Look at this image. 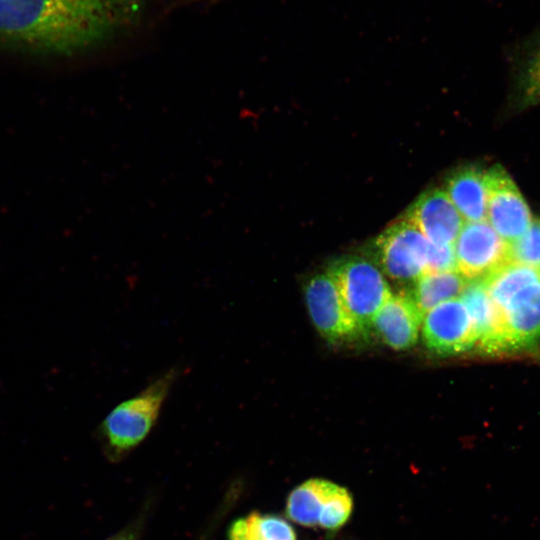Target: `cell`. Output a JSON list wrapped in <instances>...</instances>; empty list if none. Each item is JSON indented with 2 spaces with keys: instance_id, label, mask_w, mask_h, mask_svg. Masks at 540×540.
I'll return each mask as SVG.
<instances>
[{
  "instance_id": "6da1fadb",
  "label": "cell",
  "mask_w": 540,
  "mask_h": 540,
  "mask_svg": "<svg viewBox=\"0 0 540 540\" xmlns=\"http://www.w3.org/2000/svg\"><path fill=\"white\" fill-rule=\"evenodd\" d=\"M154 0H0V51L70 56L137 31Z\"/></svg>"
},
{
  "instance_id": "7a4b0ae2",
  "label": "cell",
  "mask_w": 540,
  "mask_h": 540,
  "mask_svg": "<svg viewBox=\"0 0 540 540\" xmlns=\"http://www.w3.org/2000/svg\"><path fill=\"white\" fill-rule=\"evenodd\" d=\"M498 313L504 352L540 338V266L507 262L482 279Z\"/></svg>"
},
{
  "instance_id": "3957f363",
  "label": "cell",
  "mask_w": 540,
  "mask_h": 540,
  "mask_svg": "<svg viewBox=\"0 0 540 540\" xmlns=\"http://www.w3.org/2000/svg\"><path fill=\"white\" fill-rule=\"evenodd\" d=\"M182 370L171 367L138 394L116 405L100 423L97 435L105 455L116 461L136 448L155 426Z\"/></svg>"
},
{
  "instance_id": "277c9868",
  "label": "cell",
  "mask_w": 540,
  "mask_h": 540,
  "mask_svg": "<svg viewBox=\"0 0 540 540\" xmlns=\"http://www.w3.org/2000/svg\"><path fill=\"white\" fill-rule=\"evenodd\" d=\"M328 271L360 332L370 329L392 295L381 269L363 257L348 256L334 262Z\"/></svg>"
},
{
  "instance_id": "5b68a950",
  "label": "cell",
  "mask_w": 540,
  "mask_h": 540,
  "mask_svg": "<svg viewBox=\"0 0 540 540\" xmlns=\"http://www.w3.org/2000/svg\"><path fill=\"white\" fill-rule=\"evenodd\" d=\"M352 509L349 491L321 478L308 479L295 487L286 503V514L293 522L330 530L345 524Z\"/></svg>"
},
{
  "instance_id": "8992f818",
  "label": "cell",
  "mask_w": 540,
  "mask_h": 540,
  "mask_svg": "<svg viewBox=\"0 0 540 540\" xmlns=\"http://www.w3.org/2000/svg\"><path fill=\"white\" fill-rule=\"evenodd\" d=\"M431 242L404 217L375 240L374 252L383 274L399 282H415L427 273Z\"/></svg>"
},
{
  "instance_id": "52a82bcc",
  "label": "cell",
  "mask_w": 540,
  "mask_h": 540,
  "mask_svg": "<svg viewBox=\"0 0 540 540\" xmlns=\"http://www.w3.org/2000/svg\"><path fill=\"white\" fill-rule=\"evenodd\" d=\"M485 220L509 245L522 236L534 220L518 186L500 165L486 170Z\"/></svg>"
},
{
  "instance_id": "ba28073f",
  "label": "cell",
  "mask_w": 540,
  "mask_h": 540,
  "mask_svg": "<svg viewBox=\"0 0 540 540\" xmlns=\"http://www.w3.org/2000/svg\"><path fill=\"white\" fill-rule=\"evenodd\" d=\"M303 292L312 323L327 341L341 342L360 332L328 270L309 278Z\"/></svg>"
},
{
  "instance_id": "9c48e42d",
  "label": "cell",
  "mask_w": 540,
  "mask_h": 540,
  "mask_svg": "<svg viewBox=\"0 0 540 540\" xmlns=\"http://www.w3.org/2000/svg\"><path fill=\"white\" fill-rule=\"evenodd\" d=\"M454 252L456 271L468 281L484 279L509 261V244L486 220L465 222Z\"/></svg>"
},
{
  "instance_id": "30bf717a",
  "label": "cell",
  "mask_w": 540,
  "mask_h": 540,
  "mask_svg": "<svg viewBox=\"0 0 540 540\" xmlns=\"http://www.w3.org/2000/svg\"><path fill=\"white\" fill-rule=\"evenodd\" d=\"M421 329L425 345L437 354H458L477 344L472 319L460 298L443 302L426 312Z\"/></svg>"
},
{
  "instance_id": "8fae6325",
  "label": "cell",
  "mask_w": 540,
  "mask_h": 540,
  "mask_svg": "<svg viewBox=\"0 0 540 540\" xmlns=\"http://www.w3.org/2000/svg\"><path fill=\"white\" fill-rule=\"evenodd\" d=\"M403 217L435 245L454 246L465 223L444 189L439 188L424 192Z\"/></svg>"
},
{
  "instance_id": "7c38bea8",
  "label": "cell",
  "mask_w": 540,
  "mask_h": 540,
  "mask_svg": "<svg viewBox=\"0 0 540 540\" xmlns=\"http://www.w3.org/2000/svg\"><path fill=\"white\" fill-rule=\"evenodd\" d=\"M422 320L423 315L410 293H398L392 294L383 305L372 327L387 346L406 350L417 342Z\"/></svg>"
},
{
  "instance_id": "4fadbf2b",
  "label": "cell",
  "mask_w": 540,
  "mask_h": 540,
  "mask_svg": "<svg viewBox=\"0 0 540 540\" xmlns=\"http://www.w3.org/2000/svg\"><path fill=\"white\" fill-rule=\"evenodd\" d=\"M444 191L465 222L485 220L486 170L473 165L464 166L449 175Z\"/></svg>"
},
{
  "instance_id": "5bb4252c",
  "label": "cell",
  "mask_w": 540,
  "mask_h": 540,
  "mask_svg": "<svg viewBox=\"0 0 540 540\" xmlns=\"http://www.w3.org/2000/svg\"><path fill=\"white\" fill-rule=\"evenodd\" d=\"M460 299L465 304L476 330V346L489 354L504 352L498 313L482 279L469 281Z\"/></svg>"
},
{
  "instance_id": "9a60e30c",
  "label": "cell",
  "mask_w": 540,
  "mask_h": 540,
  "mask_svg": "<svg viewBox=\"0 0 540 540\" xmlns=\"http://www.w3.org/2000/svg\"><path fill=\"white\" fill-rule=\"evenodd\" d=\"M414 283L409 293L424 316L435 306L460 298L469 281L457 271H450L424 274Z\"/></svg>"
},
{
  "instance_id": "2e32d148",
  "label": "cell",
  "mask_w": 540,
  "mask_h": 540,
  "mask_svg": "<svg viewBox=\"0 0 540 540\" xmlns=\"http://www.w3.org/2000/svg\"><path fill=\"white\" fill-rule=\"evenodd\" d=\"M227 536L228 540H296L293 527L285 519L258 511L236 519Z\"/></svg>"
},
{
  "instance_id": "e0dca14e",
  "label": "cell",
  "mask_w": 540,
  "mask_h": 540,
  "mask_svg": "<svg viewBox=\"0 0 540 540\" xmlns=\"http://www.w3.org/2000/svg\"><path fill=\"white\" fill-rule=\"evenodd\" d=\"M540 266V219H535L516 241L509 245V261Z\"/></svg>"
},
{
  "instance_id": "ac0fdd59",
  "label": "cell",
  "mask_w": 540,
  "mask_h": 540,
  "mask_svg": "<svg viewBox=\"0 0 540 540\" xmlns=\"http://www.w3.org/2000/svg\"><path fill=\"white\" fill-rule=\"evenodd\" d=\"M521 101L524 106L540 104V46L529 58L521 81Z\"/></svg>"
},
{
  "instance_id": "d6986e66",
  "label": "cell",
  "mask_w": 540,
  "mask_h": 540,
  "mask_svg": "<svg viewBox=\"0 0 540 540\" xmlns=\"http://www.w3.org/2000/svg\"><path fill=\"white\" fill-rule=\"evenodd\" d=\"M450 271H456L454 246L431 243L426 274Z\"/></svg>"
},
{
  "instance_id": "ffe728a7",
  "label": "cell",
  "mask_w": 540,
  "mask_h": 540,
  "mask_svg": "<svg viewBox=\"0 0 540 540\" xmlns=\"http://www.w3.org/2000/svg\"><path fill=\"white\" fill-rule=\"evenodd\" d=\"M137 533L135 528L127 527L106 540H138Z\"/></svg>"
},
{
  "instance_id": "44dd1931",
  "label": "cell",
  "mask_w": 540,
  "mask_h": 540,
  "mask_svg": "<svg viewBox=\"0 0 540 540\" xmlns=\"http://www.w3.org/2000/svg\"><path fill=\"white\" fill-rule=\"evenodd\" d=\"M537 357H538V359H539V361H540V350H539V352L537 353Z\"/></svg>"
}]
</instances>
